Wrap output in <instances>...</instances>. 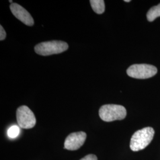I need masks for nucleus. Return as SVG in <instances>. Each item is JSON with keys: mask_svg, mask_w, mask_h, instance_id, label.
<instances>
[{"mask_svg": "<svg viewBox=\"0 0 160 160\" xmlns=\"http://www.w3.org/2000/svg\"><path fill=\"white\" fill-rule=\"evenodd\" d=\"M126 110L123 106L118 104H106L99 110L100 118L104 122L123 120L126 118Z\"/></svg>", "mask_w": 160, "mask_h": 160, "instance_id": "nucleus-3", "label": "nucleus"}, {"mask_svg": "<svg viewBox=\"0 0 160 160\" xmlns=\"http://www.w3.org/2000/svg\"><path fill=\"white\" fill-rule=\"evenodd\" d=\"M129 77L137 79H147L152 77L157 73V68L149 64H134L126 71Z\"/></svg>", "mask_w": 160, "mask_h": 160, "instance_id": "nucleus-4", "label": "nucleus"}, {"mask_svg": "<svg viewBox=\"0 0 160 160\" xmlns=\"http://www.w3.org/2000/svg\"><path fill=\"white\" fill-rule=\"evenodd\" d=\"M68 49L67 43L60 40L42 42L34 47V51L42 56H49L61 53Z\"/></svg>", "mask_w": 160, "mask_h": 160, "instance_id": "nucleus-2", "label": "nucleus"}, {"mask_svg": "<svg viewBox=\"0 0 160 160\" xmlns=\"http://www.w3.org/2000/svg\"><path fill=\"white\" fill-rule=\"evenodd\" d=\"M147 17L149 22H153L157 17H160V4L150 8L147 12Z\"/></svg>", "mask_w": 160, "mask_h": 160, "instance_id": "nucleus-9", "label": "nucleus"}, {"mask_svg": "<svg viewBox=\"0 0 160 160\" xmlns=\"http://www.w3.org/2000/svg\"><path fill=\"white\" fill-rule=\"evenodd\" d=\"M6 33L2 26H0V40H3L6 39Z\"/></svg>", "mask_w": 160, "mask_h": 160, "instance_id": "nucleus-11", "label": "nucleus"}, {"mask_svg": "<svg viewBox=\"0 0 160 160\" xmlns=\"http://www.w3.org/2000/svg\"><path fill=\"white\" fill-rule=\"evenodd\" d=\"M80 160H97V157L94 154H89L86 155L85 157Z\"/></svg>", "mask_w": 160, "mask_h": 160, "instance_id": "nucleus-12", "label": "nucleus"}, {"mask_svg": "<svg viewBox=\"0 0 160 160\" xmlns=\"http://www.w3.org/2000/svg\"><path fill=\"white\" fill-rule=\"evenodd\" d=\"M87 134L84 132H77L69 134L65 139L64 148L70 151L80 148L85 142Z\"/></svg>", "mask_w": 160, "mask_h": 160, "instance_id": "nucleus-6", "label": "nucleus"}, {"mask_svg": "<svg viewBox=\"0 0 160 160\" xmlns=\"http://www.w3.org/2000/svg\"><path fill=\"white\" fill-rule=\"evenodd\" d=\"M18 125L23 129H31L36 123V119L33 112L26 106L19 107L16 112Z\"/></svg>", "mask_w": 160, "mask_h": 160, "instance_id": "nucleus-5", "label": "nucleus"}, {"mask_svg": "<svg viewBox=\"0 0 160 160\" xmlns=\"http://www.w3.org/2000/svg\"><path fill=\"white\" fill-rule=\"evenodd\" d=\"M20 133V129L17 126H12L7 131L8 136L11 138H15L18 137Z\"/></svg>", "mask_w": 160, "mask_h": 160, "instance_id": "nucleus-10", "label": "nucleus"}, {"mask_svg": "<svg viewBox=\"0 0 160 160\" xmlns=\"http://www.w3.org/2000/svg\"><path fill=\"white\" fill-rule=\"evenodd\" d=\"M10 7L12 14L22 23L29 26H32L34 24L33 18L23 7L17 3H12L11 4Z\"/></svg>", "mask_w": 160, "mask_h": 160, "instance_id": "nucleus-7", "label": "nucleus"}, {"mask_svg": "<svg viewBox=\"0 0 160 160\" xmlns=\"http://www.w3.org/2000/svg\"><path fill=\"white\" fill-rule=\"evenodd\" d=\"M154 134V130L151 127L144 128L135 132L131 139L130 148L133 151L145 148L151 142Z\"/></svg>", "mask_w": 160, "mask_h": 160, "instance_id": "nucleus-1", "label": "nucleus"}, {"mask_svg": "<svg viewBox=\"0 0 160 160\" xmlns=\"http://www.w3.org/2000/svg\"><path fill=\"white\" fill-rule=\"evenodd\" d=\"M92 9L96 13L101 14L105 10V4L103 0H91L90 1Z\"/></svg>", "mask_w": 160, "mask_h": 160, "instance_id": "nucleus-8", "label": "nucleus"}, {"mask_svg": "<svg viewBox=\"0 0 160 160\" xmlns=\"http://www.w3.org/2000/svg\"><path fill=\"white\" fill-rule=\"evenodd\" d=\"M124 1H125V2H131V1H130V0H125Z\"/></svg>", "mask_w": 160, "mask_h": 160, "instance_id": "nucleus-13", "label": "nucleus"}]
</instances>
